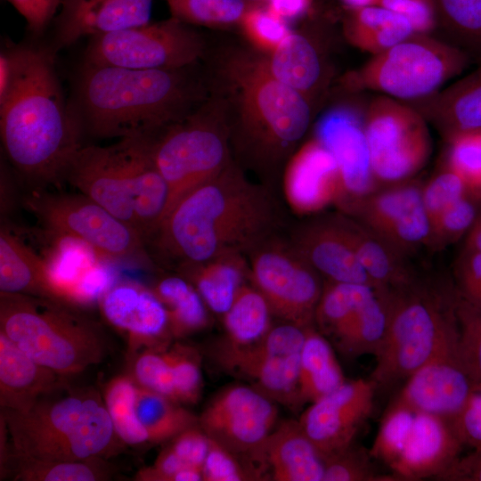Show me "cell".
<instances>
[{
  "mask_svg": "<svg viewBox=\"0 0 481 481\" xmlns=\"http://www.w3.org/2000/svg\"><path fill=\"white\" fill-rule=\"evenodd\" d=\"M195 65L132 69L84 62L70 105L84 132L94 137L151 135L208 99L206 82Z\"/></svg>",
  "mask_w": 481,
  "mask_h": 481,
  "instance_id": "cell-3",
  "label": "cell"
},
{
  "mask_svg": "<svg viewBox=\"0 0 481 481\" xmlns=\"http://www.w3.org/2000/svg\"><path fill=\"white\" fill-rule=\"evenodd\" d=\"M478 203L468 195L443 211L431 223L429 248L441 249L468 233L479 216Z\"/></svg>",
  "mask_w": 481,
  "mask_h": 481,
  "instance_id": "cell-50",
  "label": "cell"
},
{
  "mask_svg": "<svg viewBox=\"0 0 481 481\" xmlns=\"http://www.w3.org/2000/svg\"><path fill=\"white\" fill-rule=\"evenodd\" d=\"M273 315L264 296L252 284L245 282L223 314L225 331L223 340L236 346L257 342L273 327Z\"/></svg>",
  "mask_w": 481,
  "mask_h": 481,
  "instance_id": "cell-38",
  "label": "cell"
},
{
  "mask_svg": "<svg viewBox=\"0 0 481 481\" xmlns=\"http://www.w3.org/2000/svg\"><path fill=\"white\" fill-rule=\"evenodd\" d=\"M18 481H98L109 477L101 458L85 461H40L11 452L4 466Z\"/></svg>",
  "mask_w": 481,
  "mask_h": 481,
  "instance_id": "cell-42",
  "label": "cell"
},
{
  "mask_svg": "<svg viewBox=\"0 0 481 481\" xmlns=\"http://www.w3.org/2000/svg\"><path fill=\"white\" fill-rule=\"evenodd\" d=\"M136 384L132 378L118 376L107 385L103 400L118 437L131 445L148 442V434L135 412Z\"/></svg>",
  "mask_w": 481,
  "mask_h": 481,
  "instance_id": "cell-43",
  "label": "cell"
},
{
  "mask_svg": "<svg viewBox=\"0 0 481 481\" xmlns=\"http://www.w3.org/2000/svg\"><path fill=\"white\" fill-rule=\"evenodd\" d=\"M343 28L352 45L372 55L415 33L404 17L380 5L349 9Z\"/></svg>",
  "mask_w": 481,
  "mask_h": 481,
  "instance_id": "cell-34",
  "label": "cell"
},
{
  "mask_svg": "<svg viewBox=\"0 0 481 481\" xmlns=\"http://www.w3.org/2000/svg\"><path fill=\"white\" fill-rule=\"evenodd\" d=\"M358 261L376 288H400L417 277L405 258L355 218L336 215Z\"/></svg>",
  "mask_w": 481,
  "mask_h": 481,
  "instance_id": "cell-31",
  "label": "cell"
},
{
  "mask_svg": "<svg viewBox=\"0 0 481 481\" xmlns=\"http://www.w3.org/2000/svg\"><path fill=\"white\" fill-rule=\"evenodd\" d=\"M410 104L446 138L481 130V65L448 87Z\"/></svg>",
  "mask_w": 481,
  "mask_h": 481,
  "instance_id": "cell-29",
  "label": "cell"
},
{
  "mask_svg": "<svg viewBox=\"0 0 481 481\" xmlns=\"http://www.w3.org/2000/svg\"><path fill=\"white\" fill-rule=\"evenodd\" d=\"M345 381L330 343L315 327L306 329L298 372L301 407L328 395Z\"/></svg>",
  "mask_w": 481,
  "mask_h": 481,
  "instance_id": "cell-35",
  "label": "cell"
},
{
  "mask_svg": "<svg viewBox=\"0 0 481 481\" xmlns=\"http://www.w3.org/2000/svg\"><path fill=\"white\" fill-rule=\"evenodd\" d=\"M249 281L274 316L303 329L314 326L323 282L291 242L273 234L246 254Z\"/></svg>",
  "mask_w": 481,
  "mask_h": 481,
  "instance_id": "cell-12",
  "label": "cell"
},
{
  "mask_svg": "<svg viewBox=\"0 0 481 481\" xmlns=\"http://www.w3.org/2000/svg\"><path fill=\"white\" fill-rule=\"evenodd\" d=\"M0 292L30 295L70 305L56 285L48 265L4 226L0 231Z\"/></svg>",
  "mask_w": 481,
  "mask_h": 481,
  "instance_id": "cell-30",
  "label": "cell"
},
{
  "mask_svg": "<svg viewBox=\"0 0 481 481\" xmlns=\"http://www.w3.org/2000/svg\"><path fill=\"white\" fill-rule=\"evenodd\" d=\"M468 195L462 179L445 164L422 186V200L430 223L447 208Z\"/></svg>",
  "mask_w": 481,
  "mask_h": 481,
  "instance_id": "cell-51",
  "label": "cell"
},
{
  "mask_svg": "<svg viewBox=\"0 0 481 481\" xmlns=\"http://www.w3.org/2000/svg\"><path fill=\"white\" fill-rule=\"evenodd\" d=\"M471 62L464 52L445 40L414 33L372 55L346 83L411 102L439 91Z\"/></svg>",
  "mask_w": 481,
  "mask_h": 481,
  "instance_id": "cell-9",
  "label": "cell"
},
{
  "mask_svg": "<svg viewBox=\"0 0 481 481\" xmlns=\"http://www.w3.org/2000/svg\"><path fill=\"white\" fill-rule=\"evenodd\" d=\"M454 273L457 293L481 307V252L464 248L456 260Z\"/></svg>",
  "mask_w": 481,
  "mask_h": 481,
  "instance_id": "cell-53",
  "label": "cell"
},
{
  "mask_svg": "<svg viewBox=\"0 0 481 481\" xmlns=\"http://www.w3.org/2000/svg\"><path fill=\"white\" fill-rule=\"evenodd\" d=\"M175 378L176 368L172 346L146 349L136 357L133 365L132 379L136 385L159 393L175 402Z\"/></svg>",
  "mask_w": 481,
  "mask_h": 481,
  "instance_id": "cell-46",
  "label": "cell"
},
{
  "mask_svg": "<svg viewBox=\"0 0 481 481\" xmlns=\"http://www.w3.org/2000/svg\"><path fill=\"white\" fill-rule=\"evenodd\" d=\"M391 302L390 288H377L373 295L331 338L345 355L376 356L387 336Z\"/></svg>",
  "mask_w": 481,
  "mask_h": 481,
  "instance_id": "cell-33",
  "label": "cell"
},
{
  "mask_svg": "<svg viewBox=\"0 0 481 481\" xmlns=\"http://www.w3.org/2000/svg\"><path fill=\"white\" fill-rule=\"evenodd\" d=\"M135 412L148 434V442L170 441L199 424V417L170 398L136 385Z\"/></svg>",
  "mask_w": 481,
  "mask_h": 481,
  "instance_id": "cell-39",
  "label": "cell"
},
{
  "mask_svg": "<svg viewBox=\"0 0 481 481\" xmlns=\"http://www.w3.org/2000/svg\"><path fill=\"white\" fill-rule=\"evenodd\" d=\"M379 5L404 17L417 34H429L437 27L433 0H381Z\"/></svg>",
  "mask_w": 481,
  "mask_h": 481,
  "instance_id": "cell-55",
  "label": "cell"
},
{
  "mask_svg": "<svg viewBox=\"0 0 481 481\" xmlns=\"http://www.w3.org/2000/svg\"><path fill=\"white\" fill-rule=\"evenodd\" d=\"M465 249L481 252V216H478L475 224L467 233Z\"/></svg>",
  "mask_w": 481,
  "mask_h": 481,
  "instance_id": "cell-60",
  "label": "cell"
},
{
  "mask_svg": "<svg viewBox=\"0 0 481 481\" xmlns=\"http://www.w3.org/2000/svg\"><path fill=\"white\" fill-rule=\"evenodd\" d=\"M285 221L269 184L254 183L232 161L182 198L145 240L151 261L178 272L229 253L246 254Z\"/></svg>",
  "mask_w": 481,
  "mask_h": 481,
  "instance_id": "cell-1",
  "label": "cell"
},
{
  "mask_svg": "<svg viewBox=\"0 0 481 481\" xmlns=\"http://www.w3.org/2000/svg\"><path fill=\"white\" fill-rule=\"evenodd\" d=\"M230 145L227 108L222 99H207L186 118L152 135L154 161L168 188L161 219L187 193L232 161Z\"/></svg>",
  "mask_w": 481,
  "mask_h": 481,
  "instance_id": "cell-8",
  "label": "cell"
},
{
  "mask_svg": "<svg viewBox=\"0 0 481 481\" xmlns=\"http://www.w3.org/2000/svg\"><path fill=\"white\" fill-rule=\"evenodd\" d=\"M377 389L371 379L346 380L303 412L298 421L324 460L354 444Z\"/></svg>",
  "mask_w": 481,
  "mask_h": 481,
  "instance_id": "cell-18",
  "label": "cell"
},
{
  "mask_svg": "<svg viewBox=\"0 0 481 481\" xmlns=\"http://www.w3.org/2000/svg\"><path fill=\"white\" fill-rule=\"evenodd\" d=\"M153 0H62L54 48L150 22Z\"/></svg>",
  "mask_w": 481,
  "mask_h": 481,
  "instance_id": "cell-25",
  "label": "cell"
},
{
  "mask_svg": "<svg viewBox=\"0 0 481 481\" xmlns=\"http://www.w3.org/2000/svg\"><path fill=\"white\" fill-rule=\"evenodd\" d=\"M476 387L458 347L411 374L392 401L451 421Z\"/></svg>",
  "mask_w": 481,
  "mask_h": 481,
  "instance_id": "cell-21",
  "label": "cell"
},
{
  "mask_svg": "<svg viewBox=\"0 0 481 481\" xmlns=\"http://www.w3.org/2000/svg\"><path fill=\"white\" fill-rule=\"evenodd\" d=\"M205 49L200 33L171 17L91 37L84 62L132 69H179L196 64Z\"/></svg>",
  "mask_w": 481,
  "mask_h": 481,
  "instance_id": "cell-13",
  "label": "cell"
},
{
  "mask_svg": "<svg viewBox=\"0 0 481 481\" xmlns=\"http://www.w3.org/2000/svg\"><path fill=\"white\" fill-rule=\"evenodd\" d=\"M463 446L449 420L391 401L369 451L399 481H416L435 479Z\"/></svg>",
  "mask_w": 481,
  "mask_h": 481,
  "instance_id": "cell-10",
  "label": "cell"
},
{
  "mask_svg": "<svg viewBox=\"0 0 481 481\" xmlns=\"http://www.w3.org/2000/svg\"><path fill=\"white\" fill-rule=\"evenodd\" d=\"M348 9L379 5L381 0H340Z\"/></svg>",
  "mask_w": 481,
  "mask_h": 481,
  "instance_id": "cell-61",
  "label": "cell"
},
{
  "mask_svg": "<svg viewBox=\"0 0 481 481\" xmlns=\"http://www.w3.org/2000/svg\"><path fill=\"white\" fill-rule=\"evenodd\" d=\"M435 479L441 481H481V450H473L465 456H460Z\"/></svg>",
  "mask_w": 481,
  "mask_h": 481,
  "instance_id": "cell-58",
  "label": "cell"
},
{
  "mask_svg": "<svg viewBox=\"0 0 481 481\" xmlns=\"http://www.w3.org/2000/svg\"><path fill=\"white\" fill-rule=\"evenodd\" d=\"M289 240L325 280L375 287L348 243L336 215L294 226Z\"/></svg>",
  "mask_w": 481,
  "mask_h": 481,
  "instance_id": "cell-24",
  "label": "cell"
},
{
  "mask_svg": "<svg viewBox=\"0 0 481 481\" xmlns=\"http://www.w3.org/2000/svg\"><path fill=\"white\" fill-rule=\"evenodd\" d=\"M171 17L209 28L240 25L256 3L248 0H165Z\"/></svg>",
  "mask_w": 481,
  "mask_h": 481,
  "instance_id": "cell-44",
  "label": "cell"
},
{
  "mask_svg": "<svg viewBox=\"0 0 481 481\" xmlns=\"http://www.w3.org/2000/svg\"><path fill=\"white\" fill-rule=\"evenodd\" d=\"M446 42L481 65V0H433Z\"/></svg>",
  "mask_w": 481,
  "mask_h": 481,
  "instance_id": "cell-40",
  "label": "cell"
},
{
  "mask_svg": "<svg viewBox=\"0 0 481 481\" xmlns=\"http://www.w3.org/2000/svg\"><path fill=\"white\" fill-rule=\"evenodd\" d=\"M197 289L207 306L223 315L238 290L249 281V266L242 253H229L179 271Z\"/></svg>",
  "mask_w": 481,
  "mask_h": 481,
  "instance_id": "cell-32",
  "label": "cell"
},
{
  "mask_svg": "<svg viewBox=\"0 0 481 481\" xmlns=\"http://www.w3.org/2000/svg\"><path fill=\"white\" fill-rule=\"evenodd\" d=\"M219 75L231 102L224 101L231 144L269 184L309 127V100L278 80L265 55L233 51L223 58Z\"/></svg>",
  "mask_w": 481,
  "mask_h": 481,
  "instance_id": "cell-4",
  "label": "cell"
},
{
  "mask_svg": "<svg viewBox=\"0 0 481 481\" xmlns=\"http://www.w3.org/2000/svg\"><path fill=\"white\" fill-rule=\"evenodd\" d=\"M0 331L38 363L68 378L101 363L107 352L102 329L70 305L0 292Z\"/></svg>",
  "mask_w": 481,
  "mask_h": 481,
  "instance_id": "cell-7",
  "label": "cell"
},
{
  "mask_svg": "<svg viewBox=\"0 0 481 481\" xmlns=\"http://www.w3.org/2000/svg\"><path fill=\"white\" fill-rule=\"evenodd\" d=\"M446 139V165L462 179L469 195L481 203V130L457 133Z\"/></svg>",
  "mask_w": 481,
  "mask_h": 481,
  "instance_id": "cell-45",
  "label": "cell"
},
{
  "mask_svg": "<svg viewBox=\"0 0 481 481\" xmlns=\"http://www.w3.org/2000/svg\"><path fill=\"white\" fill-rule=\"evenodd\" d=\"M363 120L377 183H404L426 164L431 151L427 120L410 103L378 96Z\"/></svg>",
  "mask_w": 481,
  "mask_h": 481,
  "instance_id": "cell-15",
  "label": "cell"
},
{
  "mask_svg": "<svg viewBox=\"0 0 481 481\" xmlns=\"http://www.w3.org/2000/svg\"><path fill=\"white\" fill-rule=\"evenodd\" d=\"M168 445L187 465L202 471L208 451L209 437L199 424L175 436Z\"/></svg>",
  "mask_w": 481,
  "mask_h": 481,
  "instance_id": "cell-56",
  "label": "cell"
},
{
  "mask_svg": "<svg viewBox=\"0 0 481 481\" xmlns=\"http://www.w3.org/2000/svg\"><path fill=\"white\" fill-rule=\"evenodd\" d=\"M315 138L338 164L343 186L338 205L344 211L377 191L363 117L356 110L338 106L326 112L317 123Z\"/></svg>",
  "mask_w": 481,
  "mask_h": 481,
  "instance_id": "cell-19",
  "label": "cell"
},
{
  "mask_svg": "<svg viewBox=\"0 0 481 481\" xmlns=\"http://www.w3.org/2000/svg\"><path fill=\"white\" fill-rule=\"evenodd\" d=\"M266 61L278 80L308 100L320 84L322 76L320 54L311 40L301 33L291 31L266 56Z\"/></svg>",
  "mask_w": 481,
  "mask_h": 481,
  "instance_id": "cell-36",
  "label": "cell"
},
{
  "mask_svg": "<svg viewBox=\"0 0 481 481\" xmlns=\"http://www.w3.org/2000/svg\"><path fill=\"white\" fill-rule=\"evenodd\" d=\"M53 49L16 45L11 86L0 101L3 148L15 169L40 185L65 180L82 144L83 128L67 103Z\"/></svg>",
  "mask_w": 481,
  "mask_h": 481,
  "instance_id": "cell-2",
  "label": "cell"
},
{
  "mask_svg": "<svg viewBox=\"0 0 481 481\" xmlns=\"http://www.w3.org/2000/svg\"><path fill=\"white\" fill-rule=\"evenodd\" d=\"M265 3L272 12L287 21L306 14L313 0H265Z\"/></svg>",
  "mask_w": 481,
  "mask_h": 481,
  "instance_id": "cell-59",
  "label": "cell"
},
{
  "mask_svg": "<svg viewBox=\"0 0 481 481\" xmlns=\"http://www.w3.org/2000/svg\"><path fill=\"white\" fill-rule=\"evenodd\" d=\"M25 205L47 230L79 240L102 257L151 261L136 229L82 193L34 191Z\"/></svg>",
  "mask_w": 481,
  "mask_h": 481,
  "instance_id": "cell-11",
  "label": "cell"
},
{
  "mask_svg": "<svg viewBox=\"0 0 481 481\" xmlns=\"http://www.w3.org/2000/svg\"><path fill=\"white\" fill-rule=\"evenodd\" d=\"M199 417L207 436L232 452L248 456L278 425L276 403L247 385H233L218 392Z\"/></svg>",
  "mask_w": 481,
  "mask_h": 481,
  "instance_id": "cell-16",
  "label": "cell"
},
{
  "mask_svg": "<svg viewBox=\"0 0 481 481\" xmlns=\"http://www.w3.org/2000/svg\"><path fill=\"white\" fill-rule=\"evenodd\" d=\"M479 216H481V210H480Z\"/></svg>",
  "mask_w": 481,
  "mask_h": 481,
  "instance_id": "cell-63",
  "label": "cell"
},
{
  "mask_svg": "<svg viewBox=\"0 0 481 481\" xmlns=\"http://www.w3.org/2000/svg\"><path fill=\"white\" fill-rule=\"evenodd\" d=\"M463 445L481 450V387H477L463 408L450 421Z\"/></svg>",
  "mask_w": 481,
  "mask_h": 481,
  "instance_id": "cell-54",
  "label": "cell"
},
{
  "mask_svg": "<svg viewBox=\"0 0 481 481\" xmlns=\"http://www.w3.org/2000/svg\"><path fill=\"white\" fill-rule=\"evenodd\" d=\"M249 2H252V3H256V4H261L262 2H265V0H248Z\"/></svg>",
  "mask_w": 481,
  "mask_h": 481,
  "instance_id": "cell-62",
  "label": "cell"
},
{
  "mask_svg": "<svg viewBox=\"0 0 481 481\" xmlns=\"http://www.w3.org/2000/svg\"><path fill=\"white\" fill-rule=\"evenodd\" d=\"M376 289L366 284L325 280L315 311L314 326L322 335L332 338Z\"/></svg>",
  "mask_w": 481,
  "mask_h": 481,
  "instance_id": "cell-41",
  "label": "cell"
},
{
  "mask_svg": "<svg viewBox=\"0 0 481 481\" xmlns=\"http://www.w3.org/2000/svg\"><path fill=\"white\" fill-rule=\"evenodd\" d=\"M152 135L122 139L137 228L144 240L159 223L168 200V188L154 161Z\"/></svg>",
  "mask_w": 481,
  "mask_h": 481,
  "instance_id": "cell-28",
  "label": "cell"
},
{
  "mask_svg": "<svg viewBox=\"0 0 481 481\" xmlns=\"http://www.w3.org/2000/svg\"><path fill=\"white\" fill-rule=\"evenodd\" d=\"M105 318L131 338L151 344L171 337L167 311L152 290L133 282H120L100 296Z\"/></svg>",
  "mask_w": 481,
  "mask_h": 481,
  "instance_id": "cell-26",
  "label": "cell"
},
{
  "mask_svg": "<svg viewBox=\"0 0 481 481\" xmlns=\"http://www.w3.org/2000/svg\"><path fill=\"white\" fill-rule=\"evenodd\" d=\"M240 28L257 50L272 53L291 32L287 21L272 12L265 4L253 5L242 18Z\"/></svg>",
  "mask_w": 481,
  "mask_h": 481,
  "instance_id": "cell-49",
  "label": "cell"
},
{
  "mask_svg": "<svg viewBox=\"0 0 481 481\" xmlns=\"http://www.w3.org/2000/svg\"><path fill=\"white\" fill-rule=\"evenodd\" d=\"M26 20L31 33L41 35L61 4L62 0H7Z\"/></svg>",
  "mask_w": 481,
  "mask_h": 481,
  "instance_id": "cell-57",
  "label": "cell"
},
{
  "mask_svg": "<svg viewBox=\"0 0 481 481\" xmlns=\"http://www.w3.org/2000/svg\"><path fill=\"white\" fill-rule=\"evenodd\" d=\"M202 477L205 481L255 480L244 460L210 438Z\"/></svg>",
  "mask_w": 481,
  "mask_h": 481,
  "instance_id": "cell-52",
  "label": "cell"
},
{
  "mask_svg": "<svg viewBox=\"0 0 481 481\" xmlns=\"http://www.w3.org/2000/svg\"><path fill=\"white\" fill-rule=\"evenodd\" d=\"M65 180L138 231L122 139L109 146H83Z\"/></svg>",
  "mask_w": 481,
  "mask_h": 481,
  "instance_id": "cell-20",
  "label": "cell"
},
{
  "mask_svg": "<svg viewBox=\"0 0 481 481\" xmlns=\"http://www.w3.org/2000/svg\"><path fill=\"white\" fill-rule=\"evenodd\" d=\"M369 450L354 444L324 460L323 481H399L394 474H381Z\"/></svg>",
  "mask_w": 481,
  "mask_h": 481,
  "instance_id": "cell-47",
  "label": "cell"
},
{
  "mask_svg": "<svg viewBox=\"0 0 481 481\" xmlns=\"http://www.w3.org/2000/svg\"><path fill=\"white\" fill-rule=\"evenodd\" d=\"M305 337L306 329L283 322L252 344L218 342L215 359L227 373L246 380L275 403L298 410L301 408L298 372Z\"/></svg>",
  "mask_w": 481,
  "mask_h": 481,
  "instance_id": "cell-14",
  "label": "cell"
},
{
  "mask_svg": "<svg viewBox=\"0 0 481 481\" xmlns=\"http://www.w3.org/2000/svg\"><path fill=\"white\" fill-rule=\"evenodd\" d=\"M346 213L404 257L430 246L431 223L419 183L404 182L376 191Z\"/></svg>",
  "mask_w": 481,
  "mask_h": 481,
  "instance_id": "cell-17",
  "label": "cell"
},
{
  "mask_svg": "<svg viewBox=\"0 0 481 481\" xmlns=\"http://www.w3.org/2000/svg\"><path fill=\"white\" fill-rule=\"evenodd\" d=\"M459 347L456 289L418 278L391 289L389 322L371 379L389 388L433 359Z\"/></svg>",
  "mask_w": 481,
  "mask_h": 481,
  "instance_id": "cell-6",
  "label": "cell"
},
{
  "mask_svg": "<svg viewBox=\"0 0 481 481\" xmlns=\"http://www.w3.org/2000/svg\"><path fill=\"white\" fill-rule=\"evenodd\" d=\"M66 377L45 367L0 331V405L25 412L42 395L66 383Z\"/></svg>",
  "mask_w": 481,
  "mask_h": 481,
  "instance_id": "cell-27",
  "label": "cell"
},
{
  "mask_svg": "<svg viewBox=\"0 0 481 481\" xmlns=\"http://www.w3.org/2000/svg\"><path fill=\"white\" fill-rule=\"evenodd\" d=\"M244 459L255 480L323 481L324 459L298 420L277 425Z\"/></svg>",
  "mask_w": 481,
  "mask_h": 481,
  "instance_id": "cell-22",
  "label": "cell"
},
{
  "mask_svg": "<svg viewBox=\"0 0 481 481\" xmlns=\"http://www.w3.org/2000/svg\"><path fill=\"white\" fill-rule=\"evenodd\" d=\"M456 315L461 358L477 387H481V307L456 291Z\"/></svg>",
  "mask_w": 481,
  "mask_h": 481,
  "instance_id": "cell-48",
  "label": "cell"
},
{
  "mask_svg": "<svg viewBox=\"0 0 481 481\" xmlns=\"http://www.w3.org/2000/svg\"><path fill=\"white\" fill-rule=\"evenodd\" d=\"M283 190L289 207L300 215L318 212L331 203L339 204L343 186L338 164L315 137L289 159Z\"/></svg>",
  "mask_w": 481,
  "mask_h": 481,
  "instance_id": "cell-23",
  "label": "cell"
},
{
  "mask_svg": "<svg viewBox=\"0 0 481 481\" xmlns=\"http://www.w3.org/2000/svg\"><path fill=\"white\" fill-rule=\"evenodd\" d=\"M14 454L40 461L101 458L115 433L103 396L67 383L45 394L27 411H2Z\"/></svg>",
  "mask_w": 481,
  "mask_h": 481,
  "instance_id": "cell-5",
  "label": "cell"
},
{
  "mask_svg": "<svg viewBox=\"0 0 481 481\" xmlns=\"http://www.w3.org/2000/svg\"><path fill=\"white\" fill-rule=\"evenodd\" d=\"M152 291L167 311L171 337L183 338L208 325L207 305L183 276L161 278Z\"/></svg>",
  "mask_w": 481,
  "mask_h": 481,
  "instance_id": "cell-37",
  "label": "cell"
}]
</instances>
